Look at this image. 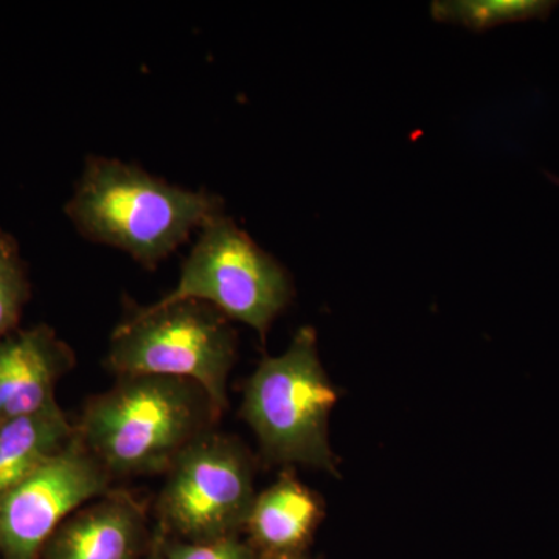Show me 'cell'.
<instances>
[{"mask_svg": "<svg viewBox=\"0 0 559 559\" xmlns=\"http://www.w3.org/2000/svg\"><path fill=\"white\" fill-rule=\"evenodd\" d=\"M31 280L20 242L0 227V337L20 329L22 312L31 300Z\"/></svg>", "mask_w": 559, "mask_h": 559, "instance_id": "obj_13", "label": "cell"}, {"mask_svg": "<svg viewBox=\"0 0 559 559\" xmlns=\"http://www.w3.org/2000/svg\"><path fill=\"white\" fill-rule=\"evenodd\" d=\"M323 520V503L293 474L257 495L246 532L249 543L263 554H304Z\"/></svg>", "mask_w": 559, "mask_h": 559, "instance_id": "obj_10", "label": "cell"}, {"mask_svg": "<svg viewBox=\"0 0 559 559\" xmlns=\"http://www.w3.org/2000/svg\"><path fill=\"white\" fill-rule=\"evenodd\" d=\"M557 5L550 0H437L430 13L436 21L485 32L514 22L547 20Z\"/></svg>", "mask_w": 559, "mask_h": 559, "instance_id": "obj_12", "label": "cell"}, {"mask_svg": "<svg viewBox=\"0 0 559 559\" xmlns=\"http://www.w3.org/2000/svg\"><path fill=\"white\" fill-rule=\"evenodd\" d=\"M253 473L240 440L210 430L168 469L156 503L157 530L191 543L238 535L257 498Z\"/></svg>", "mask_w": 559, "mask_h": 559, "instance_id": "obj_6", "label": "cell"}, {"mask_svg": "<svg viewBox=\"0 0 559 559\" xmlns=\"http://www.w3.org/2000/svg\"><path fill=\"white\" fill-rule=\"evenodd\" d=\"M230 320L205 301H156L135 308L110 336L109 370L119 378L170 377L200 384L216 409L229 406L227 382L237 360Z\"/></svg>", "mask_w": 559, "mask_h": 559, "instance_id": "obj_4", "label": "cell"}, {"mask_svg": "<svg viewBox=\"0 0 559 559\" xmlns=\"http://www.w3.org/2000/svg\"><path fill=\"white\" fill-rule=\"evenodd\" d=\"M75 437L58 401L0 425V495L35 473Z\"/></svg>", "mask_w": 559, "mask_h": 559, "instance_id": "obj_11", "label": "cell"}, {"mask_svg": "<svg viewBox=\"0 0 559 559\" xmlns=\"http://www.w3.org/2000/svg\"><path fill=\"white\" fill-rule=\"evenodd\" d=\"M336 403V389L320 364L316 331L304 326L283 355L261 360L246 384L241 414L267 462L312 466L336 476L329 440Z\"/></svg>", "mask_w": 559, "mask_h": 559, "instance_id": "obj_3", "label": "cell"}, {"mask_svg": "<svg viewBox=\"0 0 559 559\" xmlns=\"http://www.w3.org/2000/svg\"><path fill=\"white\" fill-rule=\"evenodd\" d=\"M293 294L285 266L221 213L202 226L183 261L178 285L160 300L205 301L264 337Z\"/></svg>", "mask_w": 559, "mask_h": 559, "instance_id": "obj_5", "label": "cell"}, {"mask_svg": "<svg viewBox=\"0 0 559 559\" xmlns=\"http://www.w3.org/2000/svg\"><path fill=\"white\" fill-rule=\"evenodd\" d=\"M259 559H307L304 554H263Z\"/></svg>", "mask_w": 559, "mask_h": 559, "instance_id": "obj_15", "label": "cell"}, {"mask_svg": "<svg viewBox=\"0 0 559 559\" xmlns=\"http://www.w3.org/2000/svg\"><path fill=\"white\" fill-rule=\"evenodd\" d=\"M221 417L194 381L127 377L87 401L75 429L81 443L116 479L167 474Z\"/></svg>", "mask_w": 559, "mask_h": 559, "instance_id": "obj_2", "label": "cell"}, {"mask_svg": "<svg viewBox=\"0 0 559 559\" xmlns=\"http://www.w3.org/2000/svg\"><path fill=\"white\" fill-rule=\"evenodd\" d=\"M160 559H259L260 554L249 540L238 535L226 538L191 543L171 538L156 528L154 532Z\"/></svg>", "mask_w": 559, "mask_h": 559, "instance_id": "obj_14", "label": "cell"}, {"mask_svg": "<svg viewBox=\"0 0 559 559\" xmlns=\"http://www.w3.org/2000/svg\"><path fill=\"white\" fill-rule=\"evenodd\" d=\"M151 543L145 507L128 491H109L62 522L39 559H143Z\"/></svg>", "mask_w": 559, "mask_h": 559, "instance_id": "obj_8", "label": "cell"}, {"mask_svg": "<svg viewBox=\"0 0 559 559\" xmlns=\"http://www.w3.org/2000/svg\"><path fill=\"white\" fill-rule=\"evenodd\" d=\"M110 484L75 429L64 450L0 495V559H39L62 522L108 495Z\"/></svg>", "mask_w": 559, "mask_h": 559, "instance_id": "obj_7", "label": "cell"}, {"mask_svg": "<svg viewBox=\"0 0 559 559\" xmlns=\"http://www.w3.org/2000/svg\"><path fill=\"white\" fill-rule=\"evenodd\" d=\"M223 204L212 191L176 186L135 164L90 156L64 212L86 240L123 250L154 270L224 213Z\"/></svg>", "mask_w": 559, "mask_h": 559, "instance_id": "obj_1", "label": "cell"}, {"mask_svg": "<svg viewBox=\"0 0 559 559\" xmlns=\"http://www.w3.org/2000/svg\"><path fill=\"white\" fill-rule=\"evenodd\" d=\"M73 367L75 353L49 325L0 337V425L57 401V384Z\"/></svg>", "mask_w": 559, "mask_h": 559, "instance_id": "obj_9", "label": "cell"}, {"mask_svg": "<svg viewBox=\"0 0 559 559\" xmlns=\"http://www.w3.org/2000/svg\"><path fill=\"white\" fill-rule=\"evenodd\" d=\"M143 559H160L159 549H157L156 539H154L153 533V543H151L150 551L146 554V557Z\"/></svg>", "mask_w": 559, "mask_h": 559, "instance_id": "obj_16", "label": "cell"}]
</instances>
